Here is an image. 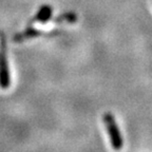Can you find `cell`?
Here are the masks:
<instances>
[{
  "label": "cell",
  "mask_w": 152,
  "mask_h": 152,
  "mask_svg": "<svg viewBox=\"0 0 152 152\" xmlns=\"http://www.w3.org/2000/svg\"><path fill=\"white\" fill-rule=\"evenodd\" d=\"M104 121L106 125V129L108 131L109 137L111 140V145L113 149L119 150L123 147V137H121V131L116 125L115 118L111 113H106L104 115Z\"/></svg>",
  "instance_id": "cell-1"
},
{
  "label": "cell",
  "mask_w": 152,
  "mask_h": 152,
  "mask_svg": "<svg viewBox=\"0 0 152 152\" xmlns=\"http://www.w3.org/2000/svg\"><path fill=\"white\" fill-rule=\"evenodd\" d=\"M0 86L3 89L7 88L10 86V72L7 66V56H5V49L2 43L0 49Z\"/></svg>",
  "instance_id": "cell-2"
},
{
  "label": "cell",
  "mask_w": 152,
  "mask_h": 152,
  "mask_svg": "<svg viewBox=\"0 0 152 152\" xmlns=\"http://www.w3.org/2000/svg\"><path fill=\"white\" fill-rule=\"evenodd\" d=\"M51 15H52V7H50L49 5H43V7H40L38 14L33 19V21H39L45 23L50 19Z\"/></svg>",
  "instance_id": "cell-3"
},
{
  "label": "cell",
  "mask_w": 152,
  "mask_h": 152,
  "mask_svg": "<svg viewBox=\"0 0 152 152\" xmlns=\"http://www.w3.org/2000/svg\"><path fill=\"white\" fill-rule=\"evenodd\" d=\"M77 20V17L72 13H68V14H64L61 16H58V18H56L55 21L56 22H61V21H69V22H74Z\"/></svg>",
  "instance_id": "cell-4"
}]
</instances>
